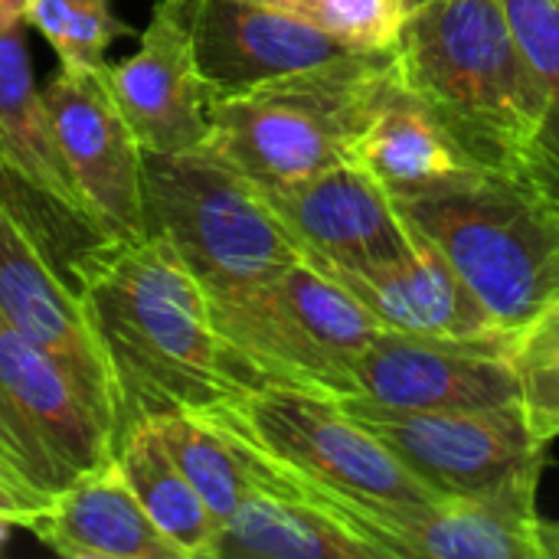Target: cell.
Masks as SVG:
<instances>
[{
    "label": "cell",
    "mask_w": 559,
    "mask_h": 559,
    "mask_svg": "<svg viewBox=\"0 0 559 559\" xmlns=\"http://www.w3.org/2000/svg\"><path fill=\"white\" fill-rule=\"evenodd\" d=\"M75 295L108 364L115 449L151 416L203 413L262 386L219 337L197 275L160 236L88 252L75 265Z\"/></svg>",
    "instance_id": "cell-1"
},
{
    "label": "cell",
    "mask_w": 559,
    "mask_h": 559,
    "mask_svg": "<svg viewBox=\"0 0 559 559\" xmlns=\"http://www.w3.org/2000/svg\"><path fill=\"white\" fill-rule=\"evenodd\" d=\"M393 56L400 82L472 164L557 193L547 160L550 105L501 0L429 3L403 20Z\"/></svg>",
    "instance_id": "cell-2"
},
{
    "label": "cell",
    "mask_w": 559,
    "mask_h": 559,
    "mask_svg": "<svg viewBox=\"0 0 559 559\" xmlns=\"http://www.w3.org/2000/svg\"><path fill=\"white\" fill-rule=\"evenodd\" d=\"M429 242L508 331L559 295V197L504 170L472 167L413 197H396Z\"/></svg>",
    "instance_id": "cell-3"
},
{
    "label": "cell",
    "mask_w": 559,
    "mask_h": 559,
    "mask_svg": "<svg viewBox=\"0 0 559 559\" xmlns=\"http://www.w3.org/2000/svg\"><path fill=\"white\" fill-rule=\"evenodd\" d=\"M396 82L393 49H373L210 98L203 147L259 187L308 180L350 160L360 131Z\"/></svg>",
    "instance_id": "cell-4"
},
{
    "label": "cell",
    "mask_w": 559,
    "mask_h": 559,
    "mask_svg": "<svg viewBox=\"0 0 559 559\" xmlns=\"http://www.w3.org/2000/svg\"><path fill=\"white\" fill-rule=\"evenodd\" d=\"M141 210L144 233L177 249L206 298L236 295L305 259L262 190L206 147L144 151Z\"/></svg>",
    "instance_id": "cell-5"
},
{
    "label": "cell",
    "mask_w": 559,
    "mask_h": 559,
    "mask_svg": "<svg viewBox=\"0 0 559 559\" xmlns=\"http://www.w3.org/2000/svg\"><path fill=\"white\" fill-rule=\"evenodd\" d=\"M305 498L429 504L439 495L337 396L262 383L203 409Z\"/></svg>",
    "instance_id": "cell-6"
},
{
    "label": "cell",
    "mask_w": 559,
    "mask_h": 559,
    "mask_svg": "<svg viewBox=\"0 0 559 559\" xmlns=\"http://www.w3.org/2000/svg\"><path fill=\"white\" fill-rule=\"evenodd\" d=\"M210 314L259 383L337 400L357 396L354 367L380 331L377 318L308 259L269 282L210 298Z\"/></svg>",
    "instance_id": "cell-7"
},
{
    "label": "cell",
    "mask_w": 559,
    "mask_h": 559,
    "mask_svg": "<svg viewBox=\"0 0 559 559\" xmlns=\"http://www.w3.org/2000/svg\"><path fill=\"white\" fill-rule=\"evenodd\" d=\"M341 403L439 495L537 511L547 445L521 403L495 409H386L360 396Z\"/></svg>",
    "instance_id": "cell-8"
},
{
    "label": "cell",
    "mask_w": 559,
    "mask_h": 559,
    "mask_svg": "<svg viewBox=\"0 0 559 559\" xmlns=\"http://www.w3.org/2000/svg\"><path fill=\"white\" fill-rule=\"evenodd\" d=\"M115 459V419L43 347L0 318V475L52 498Z\"/></svg>",
    "instance_id": "cell-9"
},
{
    "label": "cell",
    "mask_w": 559,
    "mask_h": 559,
    "mask_svg": "<svg viewBox=\"0 0 559 559\" xmlns=\"http://www.w3.org/2000/svg\"><path fill=\"white\" fill-rule=\"evenodd\" d=\"M357 396L386 409H495L521 403L514 347L377 331L357 367Z\"/></svg>",
    "instance_id": "cell-10"
},
{
    "label": "cell",
    "mask_w": 559,
    "mask_h": 559,
    "mask_svg": "<svg viewBox=\"0 0 559 559\" xmlns=\"http://www.w3.org/2000/svg\"><path fill=\"white\" fill-rule=\"evenodd\" d=\"M259 190L311 262L367 269L419 249L396 197L354 160L288 187Z\"/></svg>",
    "instance_id": "cell-11"
},
{
    "label": "cell",
    "mask_w": 559,
    "mask_h": 559,
    "mask_svg": "<svg viewBox=\"0 0 559 559\" xmlns=\"http://www.w3.org/2000/svg\"><path fill=\"white\" fill-rule=\"evenodd\" d=\"M190 29L197 72L210 98L239 95L318 66L347 52H364L337 43L311 23L282 13L262 0H177Z\"/></svg>",
    "instance_id": "cell-12"
},
{
    "label": "cell",
    "mask_w": 559,
    "mask_h": 559,
    "mask_svg": "<svg viewBox=\"0 0 559 559\" xmlns=\"http://www.w3.org/2000/svg\"><path fill=\"white\" fill-rule=\"evenodd\" d=\"M390 559H544L537 511L439 498L429 504H386L308 498Z\"/></svg>",
    "instance_id": "cell-13"
},
{
    "label": "cell",
    "mask_w": 559,
    "mask_h": 559,
    "mask_svg": "<svg viewBox=\"0 0 559 559\" xmlns=\"http://www.w3.org/2000/svg\"><path fill=\"white\" fill-rule=\"evenodd\" d=\"M43 102L75 183L95 216L121 239L144 233L141 210V144L128 128L102 69H59Z\"/></svg>",
    "instance_id": "cell-14"
},
{
    "label": "cell",
    "mask_w": 559,
    "mask_h": 559,
    "mask_svg": "<svg viewBox=\"0 0 559 559\" xmlns=\"http://www.w3.org/2000/svg\"><path fill=\"white\" fill-rule=\"evenodd\" d=\"M141 151L183 154L210 138V92L177 0H160L131 56L102 69Z\"/></svg>",
    "instance_id": "cell-15"
},
{
    "label": "cell",
    "mask_w": 559,
    "mask_h": 559,
    "mask_svg": "<svg viewBox=\"0 0 559 559\" xmlns=\"http://www.w3.org/2000/svg\"><path fill=\"white\" fill-rule=\"evenodd\" d=\"M0 318L52 354L115 419V393L102 347L75 288L59 275L33 233L0 200Z\"/></svg>",
    "instance_id": "cell-16"
},
{
    "label": "cell",
    "mask_w": 559,
    "mask_h": 559,
    "mask_svg": "<svg viewBox=\"0 0 559 559\" xmlns=\"http://www.w3.org/2000/svg\"><path fill=\"white\" fill-rule=\"evenodd\" d=\"M311 265L331 275L334 282H341L377 318L383 331L514 347V334H508L491 318V311L465 285V278L423 239L413 255L383 265H367V269H347L328 262H311Z\"/></svg>",
    "instance_id": "cell-17"
},
{
    "label": "cell",
    "mask_w": 559,
    "mask_h": 559,
    "mask_svg": "<svg viewBox=\"0 0 559 559\" xmlns=\"http://www.w3.org/2000/svg\"><path fill=\"white\" fill-rule=\"evenodd\" d=\"M29 531L66 559H183L147 518L115 459L52 495Z\"/></svg>",
    "instance_id": "cell-18"
},
{
    "label": "cell",
    "mask_w": 559,
    "mask_h": 559,
    "mask_svg": "<svg viewBox=\"0 0 559 559\" xmlns=\"http://www.w3.org/2000/svg\"><path fill=\"white\" fill-rule=\"evenodd\" d=\"M383 554L305 495L252 488L219 527L216 559H380Z\"/></svg>",
    "instance_id": "cell-19"
},
{
    "label": "cell",
    "mask_w": 559,
    "mask_h": 559,
    "mask_svg": "<svg viewBox=\"0 0 559 559\" xmlns=\"http://www.w3.org/2000/svg\"><path fill=\"white\" fill-rule=\"evenodd\" d=\"M350 160L377 177L393 197H413L478 167L403 82L380 102L357 138Z\"/></svg>",
    "instance_id": "cell-20"
},
{
    "label": "cell",
    "mask_w": 559,
    "mask_h": 559,
    "mask_svg": "<svg viewBox=\"0 0 559 559\" xmlns=\"http://www.w3.org/2000/svg\"><path fill=\"white\" fill-rule=\"evenodd\" d=\"M115 462L157 531L183 559H216L219 524L164 449L154 426L138 423L115 449Z\"/></svg>",
    "instance_id": "cell-21"
},
{
    "label": "cell",
    "mask_w": 559,
    "mask_h": 559,
    "mask_svg": "<svg viewBox=\"0 0 559 559\" xmlns=\"http://www.w3.org/2000/svg\"><path fill=\"white\" fill-rule=\"evenodd\" d=\"M147 423L219 527L233 518L239 501L259 488L246 445L206 413H164L151 416Z\"/></svg>",
    "instance_id": "cell-22"
},
{
    "label": "cell",
    "mask_w": 559,
    "mask_h": 559,
    "mask_svg": "<svg viewBox=\"0 0 559 559\" xmlns=\"http://www.w3.org/2000/svg\"><path fill=\"white\" fill-rule=\"evenodd\" d=\"M23 20L56 49L59 69L98 72L108 66V46L118 36H131V26L115 16L111 0H29Z\"/></svg>",
    "instance_id": "cell-23"
},
{
    "label": "cell",
    "mask_w": 559,
    "mask_h": 559,
    "mask_svg": "<svg viewBox=\"0 0 559 559\" xmlns=\"http://www.w3.org/2000/svg\"><path fill=\"white\" fill-rule=\"evenodd\" d=\"M514 367L527 423L547 445L559 439V295L514 337Z\"/></svg>",
    "instance_id": "cell-24"
},
{
    "label": "cell",
    "mask_w": 559,
    "mask_h": 559,
    "mask_svg": "<svg viewBox=\"0 0 559 559\" xmlns=\"http://www.w3.org/2000/svg\"><path fill=\"white\" fill-rule=\"evenodd\" d=\"M292 13L350 49H393L403 29L396 0H262Z\"/></svg>",
    "instance_id": "cell-25"
},
{
    "label": "cell",
    "mask_w": 559,
    "mask_h": 559,
    "mask_svg": "<svg viewBox=\"0 0 559 559\" xmlns=\"http://www.w3.org/2000/svg\"><path fill=\"white\" fill-rule=\"evenodd\" d=\"M511 29L547 95V160L559 193V0H501Z\"/></svg>",
    "instance_id": "cell-26"
},
{
    "label": "cell",
    "mask_w": 559,
    "mask_h": 559,
    "mask_svg": "<svg viewBox=\"0 0 559 559\" xmlns=\"http://www.w3.org/2000/svg\"><path fill=\"white\" fill-rule=\"evenodd\" d=\"M49 498L43 495H33L20 485H13L10 478L0 475V518L13 521L16 527H29L43 511H46Z\"/></svg>",
    "instance_id": "cell-27"
},
{
    "label": "cell",
    "mask_w": 559,
    "mask_h": 559,
    "mask_svg": "<svg viewBox=\"0 0 559 559\" xmlns=\"http://www.w3.org/2000/svg\"><path fill=\"white\" fill-rule=\"evenodd\" d=\"M29 0H0V33L16 29L23 23V10Z\"/></svg>",
    "instance_id": "cell-28"
},
{
    "label": "cell",
    "mask_w": 559,
    "mask_h": 559,
    "mask_svg": "<svg viewBox=\"0 0 559 559\" xmlns=\"http://www.w3.org/2000/svg\"><path fill=\"white\" fill-rule=\"evenodd\" d=\"M540 550L544 559H559V521H540Z\"/></svg>",
    "instance_id": "cell-29"
},
{
    "label": "cell",
    "mask_w": 559,
    "mask_h": 559,
    "mask_svg": "<svg viewBox=\"0 0 559 559\" xmlns=\"http://www.w3.org/2000/svg\"><path fill=\"white\" fill-rule=\"evenodd\" d=\"M429 3H436V0H396V7H400L403 20H406V16H413V13H419V10H426Z\"/></svg>",
    "instance_id": "cell-30"
},
{
    "label": "cell",
    "mask_w": 559,
    "mask_h": 559,
    "mask_svg": "<svg viewBox=\"0 0 559 559\" xmlns=\"http://www.w3.org/2000/svg\"><path fill=\"white\" fill-rule=\"evenodd\" d=\"M13 527H16L13 521H7V518H0V550H3V547H7V540L13 537Z\"/></svg>",
    "instance_id": "cell-31"
}]
</instances>
